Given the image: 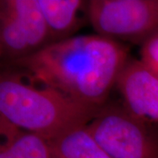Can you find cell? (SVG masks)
I'll return each instance as SVG.
<instances>
[{
	"label": "cell",
	"mask_w": 158,
	"mask_h": 158,
	"mask_svg": "<svg viewBox=\"0 0 158 158\" xmlns=\"http://www.w3.org/2000/svg\"><path fill=\"white\" fill-rule=\"evenodd\" d=\"M128 48L98 34L73 36L8 62L76 101L102 107L129 59Z\"/></svg>",
	"instance_id": "obj_1"
},
{
	"label": "cell",
	"mask_w": 158,
	"mask_h": 158,
	"mask_svg": "<svg viewBox=\"0 0 158 158\" xmlns=\"http://www.w3.org/2000/svg\"><path fill=\"white\" fill-rule=\"evenodd\" d=\"M100 108L79 103L50 87L26 84L14 73L1 75V116L47 141L88 125Z\"/></svg>",
	"instance_id": "obj_2"
},
{
	"label": "cell",
	"mask_w": 158,
	"mask_h": 158,
	"mask_svg": "<svg viewBox=\"0 0 158 158\" xmlns=\"http://www.w3.org/2000/svg\"><path fill=\"white\" fill-rule=\"evenodd\" d=\"M88 129L111 158H158V135L124 106L104 105Z\"/></svg>",
	"instance_id": "obj_3"
},
{
	"label": "cell",
	"mask_w": 158,
	"mask_h": 158,
	"mask_svg": "<svg viewBox=\"0 0 158 158\" xmlns=\"http://www.w3.org/2000/svg\"><path fill=\"white\" fill-rule=\"evenodd\" d=\"M89 21L97 34L142 45L158 29V0H90Z\"/></svg>",
	"instance_id": "obj_4"
},
{
	"label": "cell",
	"mask_w": 158,
	"mask_h": 158,
	"mask_svg": "<svg viewBox=\"0 0 158 158\" xmlns=\"http://www.w3.org/2000/svg\"><path fill=\"white\" fill-rule=\"evenodd\" d=\"M49 45L37 0L0 1V55L7 62L30 56Z\"/></svg>",
	"instance_id": "obj_5"
},
{
	"label": "cell",
	"mask_w": 158,
	"mask_h": 158,
	"mask_svg": "<svg viewBox=\"0 0 158 158\" xmlns=\"http://www.w3.org/2000/svg\"><path fill=\"white\" fill-rule=\"evenodd\" d=\"M124 107L135 118L158 124V74L141 60L128 59L116 81Z\"/></svg>",
	"instance_id": "obj_6"
},
{
	"label": "cell",
	"mask_w": 158,
	"mask_h": 158,
	"mask_svg": "<svg viewBox=\"0 0 158 158\" xmlns=\"http://www.w3.org/2000/svg\"><path fill=\"white\" fill-rule=\"evenodd\" d=\"M37 2L47 24L49 45L73 37L82 26L78 11L84 6V1L37 0Z\"/></svg>",
	"instance_id": "obj_7"
},
{
	"label": "cell",
	"mask_w": 158,
	"mask_h": 158,
	"mask_svg": "<svg viewBox=\"0 0 158 158\" xmlns=\"http://www.w3.org/2000/svg\"><path fill=\"white\" fill-rule=\"evenodd\" d=\"M53 158H111L88 129L80 126L49 141Z\"/></svg>",
	"instance_id": "obj_8"
},
{
	"label": "cell",
	"mask_w": 158,
	"mask_h": 158,
	"mask_svg": "<svg viewBox=\"0 0 158 158\" xmlns=\"http://www.w3.org/2000/svg\"><path fill=\"white\" fill-rule=\"evenodd\" d=\"M0 158L53 157L49 141L34 133L19 130L1 144Z\"/></svg>",
	"instance_id": "obj_9"
}]
</instances>
